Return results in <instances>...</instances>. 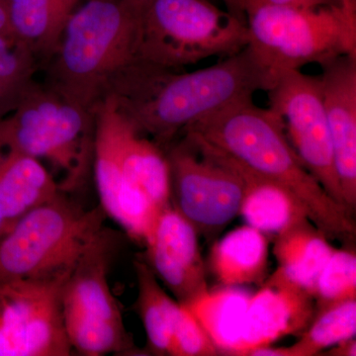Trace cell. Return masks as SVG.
Listing matches in <instances>:
<instances>
[{
    "label": "cell",
    "instance_id": "1",
    "mask_svg": "<svg viewBox=\"0 0 356 356\" xmlns=\"http://www.w3.org/2000/svg\"><path fill=\"white\" fill-rule=\"evenodd\" d=\"M270 86L268 74L245 47L191 72L138 60L111 97L134 127L165 149L185 129Z\"/></svg>",
    "mask_w": 356,
    "mask_h": 356
},
{
    "label": "cell",
    "instance_id": "7",
    "mask_svg": "<svg viewBox=\"0 0 356 356\" xmlns=\"http://www.w3.org/2000/svg\"><path fill=\"white\" fill-rule=\"evenodd\" d=\"M105 216L100 205L84 210L63 192L26 213L0 242V282L70 273L104 229Z\"/></svg>",
    "mask_w": 356,
    "mask_h": 356
},
{
    "label": "cell",
    "instance_id": "23",
    "mask_svg": "<svg viewBox=\"0 0 356 356\" xmlns=\"http://www.w3.org/2000/svg\"><path fill=\"white\" fill-rule=\"evenodd\" d=\"M39 60L13 34H0V121L13 113L36 83Z\"/></svg>",
    "mask_w": 356,
    "mask_h": 356
},
{
    "label": "cell",
    "instance_id": "25",
    "mask_svg": "<svg viewBox=\"0 0 356 356\" xmlns=\"http://www.w3.org/2000/svg\"><path fill=\"white\" fill-rule=\"evenodd\" d=\"M312 295L315 300L316 313L343 302L356 300L355 250L334 248L318 273Z\"/></svg>",
    "mask_w": 356,
    "mask_h": 356
},
{
    "label": "cell",
    "instance_id": "32",
    "mask_svg": "<svg viewBox=\"0 0 356 356\" xmlns=\"http://www.w3.org/2000/svg\"><path fill=\"white\" fill-rule=\"evenodd\" d=\"M9 226L8 224H7L6 220H4V218L1 216V214H0V242H1L2 238H4V236L6 235L7 232L9 231Z\"/></svg>",
    "mask_w": 356,
    "mask_h": 356
},
{
    "label": "cell",
    "instance_id": "21",
    "mask_svg": "<svg viewBox=\"0 0 356 356\" xmlns=\"http://www.w3.org/2000/svg\"><path fill=\"white\" fill-rule=\"evenodd\" d=\"M243 168L245 191L238 215L248 226L264 235L275 236L293 222L308 218L303 208L284 189Z\"/></svg>",
    "mask_w": 356,
    "mask_h": 356
},
{
    "label": "cell",
    "instance_id": "20",
    "mask_svg": "<svg viewBox=\"0 0 356 356\" xmlns=\"http://www.w3.org/2000/svg\"><path fill=\"white\" fill-rule=\"evenodd\" d=\"M252 295L241 287L222 286L181 305L191 312L221 355H235Z\"/></svg>",
    "mask_w": 356,
    "mask_h": 356
},
{
    "label": "cell",
    "instance_id": "2",
    "mask_svg": "<svg viewBox=\"0 0 356 356\" xmlns=\"http://www.w3.org/2000/svg\"><path fill=\"white\" fill-rule=\"evenodd\" d=\"M184 132L198 136L250 172L284 189L327 238L341 242L355 238L353 213L307 170L277 116L257 106L252 98L234 103Z\"/></svg>",
    "mask_w": 356,
    "mask_h": 356
},
{
    "label": "cell",
    "instance_id": "4",
    "mask_svg": "<svg viewBox=\"0 0 356 356\" xmlns=\"http://www.w3.org/2000/svg\"><path fill=\"white\" fill-rule=\"evenodd\" d=\"M92 168L100 206L119 226L139 224L151 210L170 204V172L165 149L122 114L113 97L95 110Z\"/></svg>",
    "mask_w": 356,
    "mask_h": 356
},
{
    "label": "cell",
    "instance_id": "29",
    "mask_svg": "<svg viewBox=\"0 0 356 356\" xmlns=\"http://www.w3.org/2000/svg\"><path fill=\"white\" fill-rule=\"evenodd\" d=\"M222 1L224 2L229 13L234 14L236 17L245 23V6L248 0H222Z\"/></svg>",
    "mask_w": 356,
    "mask_h": 356
},
{
    "label": "cell",
    "instance_id": "10",
    "mask_svg": "<svg viewBox=\"0 0 356 356\" xmlns=\"http://www.w3.org/2000/svg\"><path fill=\"white\" fill-rule=\"evenodd\" d=\"M165 151L170 204L199 235H216L240 213L245 191L243 166L191 132Z\"/></svg>",
    "mask_w": 356,
    "mask_h": 356
},
{
    "label": "cell",
    "instance_id": "16",
    "mask_svg": "<svg viewBox=\"0 0 356 356\" xmlns=\"http://www.w3.org/2000/svg\"><path fill=\"white\" fill-rule=\"evenodd\" d=\"M60 193L58 182L41 161L0 144V214L9 228Z\"/></svg>",
    "mask_w": 356,
    "mask_h": 356
},
{
    "label": "cell",
    "instance_id": "19",
    "mask_svg": "<svg viewBox=\"0 0 356 356\" xmlns=\"http://www.w3.org/2000/svg\"><path fill=\"white\" fill-rule=\"evenodd\" d=\"M334 250L329 238L308 218L293 222L274 236L278 268L311 293Z\"/></svg>",
    "mask_w": 356,
    "mask_h": 356
},
{
    "label": "cell",
    "instance_id": "22",
    "mask_svg": "<svg viewBox=\"0 0 356 356\" xmlns=\"http://www.w3.org/2000/svg\"><path fill=\"white\" fill-rule=\"evenodd\" d=\"M137 278L138 315L146 332L147 348L154 355H170L180 304L161 286L151 267L142 259L134 262Z\"/></svg>",
    "mask_w": 356,
    "mask_h": 356
},
{
    "label": "cell",
    "instance_id": "15",
    "mask_svg": "<svg viewBox=\"0 0 356 356\" xmlns=\"http://www.w3.org/2000/svg\"><path fill=\"white\" fill-rule=\"evenodd\" d=\"M323 99L343 204L356 208V56L321 65Z\"/></svg>",
    "mask_w": 356,
    "mask_h": 356
},
{
    "label": "cell",
    "instance_id": "5",
    "mask_svg": "<svg viewBox=\"0 0 356 356\" xmlns=\"http://www.w3.org/2000/svg\"><path fill=\"white\" fill-rule=\"evenodd\" d=\"M247 48L273 86L283 72L356 56V14L339 4L296 8L248 0Z\"/></svg>",
    "mask_w": 356,
    "mask_h": 356
},
{
    "label": "cell",
    "instance_id": "17",
    "mask_svg": "<svg viewBox=\"0 0 356 356\" xmlns=\"http://www.w3.org/2000/svg\"><path fill=\"white\" fill-rule=\"evenodd\" d=\"M268 238L259 229L243 226L217 241L211 250L209 268L222 287L261 284L268 268Z\"/></svg>",
    "mask_w": 356,
    "mask_h": 356
},
{
    "label": "cell",
    "instance_id": "33",
    "mask_svg": "<svg viewBox=\"0 0 356 356\" xmlns=\"http://www.w3.org/2000/svg\"><path fill=\"white\" fill-rule=\"evenodd\" d=\"M339 2L346 8H350L351 10L356 9V0H339Z\"/></svg>",
    "mask_w": 356,
    "mask_h": 356
},
{
    "label": "cell",
    "instance_id": "18",
    "mask_svg": "<svg viewBox=\"0 0 356 356\" xmlns=\"http://www.w3.org/2000/svg\"><path fill=\"white\" fill-rule=\"evenodd\" d=\"M11 34L31 49L38 60L57 51L65 24L86 0H8Z\"/></svg>",
    "mask_w": 356,
    "mask_h": 356
},
{
    "label": "cell",
    "instance_id": "26",
    "mask_svg": "<svg viewBox=\"0 0 356 356\" xmlns=\"http://www.w3.org/2000/svg\"><path fill=\"white\" fill-rule=\"evenodd\" d=\"M219 350L186 307L180 304L173 329L170 355H219Z\"/></svg>",
    "mask_w": 356,
    "mask_h": 356
},
{
    "label": "cell",
    "instance_id": "30",
    "mask_svg": "<svg viewBox=\"0 0 356 356\" xmlns=\"http://www.w3.org/2000/svg\"><path fill=\"white\" fill-rule=\"evenodd\" d=\"M0 34H11L8 0H0Z\"/></svg>",
    "mask_w": 356,
    "mask_h": 356
},
{
    "label": "cell",
    "instance_id": "24",
    "mask_svg": "<svg viewBox=\"0 0 356 356\" xmlns=\"http://www.w3.org/2000/svg\"><path fill=\"white\" fill-rule=\"evenodd\" d=\"M356 334V300L343 302L315 314L297 343L286 348L287 356H315Z\"/></svg>",
    "mask_w": 356,
    "mask_h": 356
},
{
    "label": "cell",
    "instance_id": "3",
    "mask_svg": "<svg viewBox=\"0 0 356 356\" xmlns=\"http://www.w3.org/2000/svg\"><path fill=\"white\" fill-rule=\"evenodd\" d=\"M140 15L124 0H86L48 63L47 86L95 112L138 57Z\"/></svg>",
    "mask_w": 356,
    "mask_h": 356
},
{
    "label": "cell",
    "instance_id": "12",
    "mask_svg": "<svg viewBox=\"0 0 356 356\" xmlns=\"http://www.w3.org/2000/svg\"><path fill=\"white\" fill-rule=\"evenodd\" d=\"M268 109L280 119L288 140L327 193L343 204L320 76L301 70L283 72L266 91Z\"/></svg>",
    "mask_w": 356,
    "mask_h": 356
},
{
    "label": "cell",
    "instance_id": "13",
    "mask_svg": "<svg viewBox=\"0 0 356 356\" xmlns=\"http://www.w3.org/2000/svg\"><path fill=\"white\" fill-rule=\"evenodd\" d=\"M195 228L172 205L159 211L144 245L147 266L178 303L209 290Z\"/></svg>",
    "mask_w": 356,
    "mask_h": 356
},
{
    "label": "cell",
    "instance_id": "14",
    "mask_svg": "<svg viewBox=\"0 0 356 356\" xmlns=\"http://www.w3.org/2000/svg\"><path fill=\"white\" fill-rule=\"evenodd\" d=\"M315 314L312 293L277 267L261 289L250 297L235 355H248L288 334H301Z\"/></svg>",
    "mask_w": 356,
    "mask_h": 356
},
{
    "label": "cell",
    "instance_id": "27",
    "mask_svg": "<svg viewBox=\"0 0 356 356\" xmlns=\"http://www.w3.org/2000/svg\"><path fill=\"white\" fill-rule=\"evenodd\" d=\"M274 6L296 7V8H315V7L339 4V0H257Z\"/></svg>",
    "mask_w": 356,
    "mask_h": 356
},
{
    "label": "cell",
    "instance_id": "9",
    "mask_svg": "<svg viewBox=\"0 0 356 356\" xmlns=\"http://www.w3.org/2000/svg\"><path fill=\"white\" fill-rule=\"evenodd\" d=\"M118 240L104 229L76 262L62 290L65 332L72 350L84 356L136 355L108 273Z\"/></svg>",
    "mask_w": 356,
    "mask_h": 356
},
{
    "label": "cell",
    "instance_id": "28",
    "mask_svg": "<svg viewBox=\"0 0 356 356\" xmlns=\"http://www.w3.org/2000/svg\"><path fill=\"white\" fill-rule=\"evenodd\" d=\"M327 355L331 356H355L356 341L355 337L332 346L330 350L327 351Z\"/></svg>",
    "mask_w": 356,
    "mask_h": 356
},
{
    "label": "cell",
    "instance_id": "8",
    "mask_svg": "<svg viewBox=\"0 0 356 356\" xmlns=\"http://www.w3.org/2000/svg\"><path fill=\"white\" fill-rule=\"evenodd\" d=\"M247 24L210 0H152L139 19L138 57L178 70L247 47Z\"/></svg>",
    "mask_w": 356,
    "mask_h": 356
},
{
    "label": "cell",
    "instance_id": "11",
    "mask_svg": "<svg viewBox=\"0 0 356 356\" xmlns=\"http://www.w3.org/2000/svg\"><path fill=\"white\" fill-rule=\"evenodd\" d=\"M70 273L0 282V356L72 355L62 311Z\"/></svg>",
    "mask_w": 356,
    "mask_h": 356
},
{
    "label": "cell",
    "instance_id": "6",
    "mask_svg": "<svg viewBox=\"0 0 356 356\" xmlns=\"http://www.w3.org/2000/svg\"><path fill=\"white\" fill-rule=\"evenodd\" d=\"M95 112L55 89L35 83L13 113L0 121V144L41 161L63 173L60 191L81 189L92 168Z\"/></svg>",
    "mask_w": 356,
    "mask_h": 356
},
{
    "label": "cell",
    "instance_id": "31",
    "mask_svg": "<svg viewBox=\"0 0 356 356\" xmlns=\"http://www.w3.org/2000/svg\"><path fill=\"white\" fill-rule=\"evenodd\" d=\"M124 1L132 7L134 10L140 16L143 11H144L145 9H146V7L151 3L152 0H124Z\"/></svg>",
    "mask_w": 356,
    "mask_h": 356
}]
</instances>
